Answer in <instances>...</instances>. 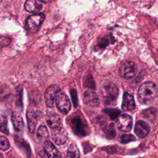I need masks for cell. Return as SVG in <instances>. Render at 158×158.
<instances>
[{"label": "cell", "instance_id": "obj_1", "mask_svg": "<svg viewBox=\"0 0 158 158\" xmlns=\"http://www.w3.org/2000/svg\"><path fill=\"white\" fill-rule=\"evenodd\" d=\"M157 94V86L152 82L143 83L138 91V98L142 104L149 105L152 102Z\"/></svg>", "mask_w": 158, "mask_h": 158}, {"label": "cell", "instance_id": "obj_2", "mask_svg": "<svg viewBox=\"0 0 158 158\" xmlns=\"http://www.w3.org/2000/svg\"><path fill=\"white\" fill-rule=\"evenodd\" d=\"M100 91L103 100L109 104L114 102L118 96V88L115 84L107 80L101 81Z\"/></svg>", "mask_w": 158, "mask_h": 158}, {"label": "cell", "instance_id": "obj_3", "mask_svg": "<svg viewBox=\"0 0 158 158\" xmlns=\"http://www.w3.org/2000/svg\"><path fill=\"white\" fill-rule=\"evenodd\" d=\"M45 19L43 13H37L29 16L26 20L27 29L31 33L37 32Z\"/></svg>", "mask_w": 158, "mask_h": 158}, {"label": "cell", "instance_id": "obj_4", "mask_svg": "<svg viewBox=\"0 0 158 158\" xmlns=\"http://www.w3.org/2000/svg\"><path fill=\"white\" fill-rule=\"evenodd\" d=\"M85 120H82L79 116L72 118L70 120V126L74 133L80 136H84L88 134L89 128L85 123Z\"/></svg>", "mask_w": 158, "mask_h": 158}, {"label": "cell", "instance_id": "obj_5", "mask_svg": "<svg viewBox=\"0 0 158 158\" xmlns=\"http://www.w3.org/2000/svg\"><path fill=\"white\" fill-rule=\"evenodd\" d=\"M137 72L138 69L136 64L132 61H126L123 62L119 69L120 75L126 79L133 78L137 73Z\"/></svg>", "mask_w": 158, "mask_h": 158}, {"label": "cell", "instance_id": "obj_6", "mask_svg": "<svg viewBox=\"0 0 158 158\" xmlns=\"http://www.w3.org/2000/svg\"><path fill=\"white\" fill-rule=\"evenodd\" d=\"M117 128L122 132H128L133 127V120L130 115L122 114H120L117 118Z\"/></svg>", "mask_w": 158, "mask_h": 158}, {"label": "cell", "instance_id": "obj_7", "mask_svg": "<svg viewBox=\"0 0 158 158\" xmlns=\"http://www.w3.org/2000/svg\"><path fill=\"white\" fill-rule=\"evenodd\" d=\"M56 106L58 109L64 114H67L71 107V104L69 97L63 93H59L56 99Z\"/></svg>", "mask_w": 158, "mask_h": 158}, {"label": "cell", "instance_id": "obj_8", "mask_svg": "<svg viewBox=\"0 0 158 158\" xmlns=\"http://www.w3.org/2000/svg\"><path fill=\"white\" fill-rule=\"evenodd\" d=\"M59 93L60 88L56 85H51L48 88L44 93V99L46 104L48 107L53 106L55 99Z\"/></svg>", "mask_w": 158, "mask_h": 158}, {"label": "cell", "instance_id": "obj_9", "mask_svg": "<svg viewBox=\"0 0 158 158\" xmlns=\"http://www.w3.org/2000/svg\"><path fill=\"white\" fill-rule=\"evenodd\" d=\"M59 127L54 128V130L52 131V139L56 144L57 145H61L67 141L68 134L65 128Z\"/></svg>", "mask_w": 158, "mask_h": 158}, {"label": "cell", "instance_id": "obj_10", "mask_svg": "<svg viewBox=\"0 0 158 158\" xmlns=\"http://www.w3.org/2000/svg\"><path fill=\"white\" fill-rule=\"evenodd\" d=\"M41 112L38 110H28L27 112L28 128L30 133L33 134L35 131L36 123Z\"/></svg>", "mask_w": 158, "mask_h": 158}, {"label": "cell", "instance_id": "obj_11", "mask_svg": "<svg viewBox=\"0 0 158 158\" xmlns=\"http://www.w3.org/2000/svg\"><path fill=\"white\" fill-rule=\"evenodd\" d=\"M83 102L90 107H98L99 99L96 92L88 89L83 94Z\"/></svg>", "mask_w": 158, "mask_h": 158}, {"label": "cell", "instance_id": "obj_12", "mask_svg": "<svg viewBox=\"0 0 158 158\" xmlns=\"http://www.w3.org/2000/svg\"><path fill=\"white\" fill-rule=\"evenodd\" d=\"M135 133L140 138H145L150 130L149 125L143 120H138L135 125Z\"/></svg>", "mask_w": 158, "mask_h": 158}, {"label": "cell", "instance_id": "obj_13", "mask_svg": "<svg viewBox=\"0 0 158 158\" xmlns=\"http://www.w3.org/2000/svg\"><path fill=\"white\" fill-rule=\"evenodd\" d=\"M122 109L125 111L133 110L135 109V102L133 97L127 92H125L123 96Z\"/></svg>", "mask_w": 158, "mask_h": 158}, {"label": "cell", "instance_id": "obj_14", "mask_svg": "<svg viewBox=\"0 0 158 158\" xmlns=\"http://www.w3.org/2000/svg\"><path fill=\"white\" fill-rule=\"evenodd\" d=\"M44 151L49 157H59L60 155L54 144L49 140H46L44 143Z\"/></svg>", "mask_w": 158, "mask_h": 158}, {"label": "cell", "instance_id": "obj_15", "mask_svg": "<svg viewBox=\"0 0 158 158\" xmlns=\"http://www.w3.org/2000/svg\"><path fill=\"white\" fill-rule=\"evenodd\" d=\"M24 7L28 12H38L42 9V3L40 0H27Z\"/></svg>", "mask_w": 158, "mask_h": 158}, {"label": "cell", "instance_id": "obj_16", "mask_svg": "<svg viewBox=\"0 0 158 158\" xmlns=\"http://www.w3.org/2000/svg\"><path fill=\"white\" fill-rule=\"evenodd\" d=\"M46 120L48 125L52 129L59 127L61 123V118L56 113H50L48 114Z\"/></svg>", "mask_w": 158, "mask_h": 158}, {"label": "cell", "instance_id": "obj_17", "mask_svg": "<svg viewBox=\"0 0 158 158\" xmlns=\"http://www.w3.org/2000/svg\"><path fill=\"white\" fill-rule=\"evenodd\" d=\"M12 122L15 130L21 131L24 127L23 118L20 114L17 112H13L12 114Z\"/></svg>", "mask_w": 158, "mask_h": 158}, {"label": "cell", "instance_id": "obj_18", "mask_svg": "<svg viewBox=\"0 0 158 158\" xmlns=\"http://www.w3.org/2000/svg\"><path fill=\"white\" fill-rule=\"evenodd\" d=\"M102 128L106 135L110 139H113L116 136V132L113 123H104L102 125Z\"/></svg>", "mask_w": 158, "mask_h": 158}, {"label": "cell", "instance_id": "obj_19", "mask_svg": "<svg viewBox=\"0 0 158 158\" xmlns=\"http://www.w3.org/2000/svg\"><path fill=\"white\" fill-rule=\"evenodd\" d=\"M142 115L148 120L154 121L157 118V109L154 107H149L142 112Z\"/></svg>", "mask_w": 158, "mask_h": 158}, {"label": "cell", "instance_id": "obj_20", "mask_svg": "<svg viewBox=\"0 0 158 158\" xmlns=\"http://www.w3.org/2000/svg\"><path fill=\"white\" fill-rule=\"evenodd\" d=\"M80 156V151L75 144H71L68 149L67 157H79Z\"/></svg>", "mask_w": 158, "mask_h": 158}, {"label": "cell", "instance_id": "obj_21", "mask_svg": "<svg viewBox=\"0 0 158 158\" xmlns=\"http://www.w3.org/2000/svg\"><path fill=\"white\" fill-rule=\"evenodd\" d=\"M36 136L38 138L40 139L48 138L49 137V131L48 128L44 125L39 127L36 131Z\"/></svg>", "mask_w": 158, "mask_h": 158}, {"label": "cell", "instance_id": "obj_22", "mask_svg": "<svg viewBox=\"0 0 158 158\" xmlns=\"http://www.w3.org/2000/svg\"><path fill=\"white\" fill-rule=\"evenodd\" d=\"M103 111L107 114L112 120L116 119L120 114L121 111L116 108H106Z\"/></svg>", "mask_w": 158, "mask_h": 158}, {"label": "cell", "instance_id": "obj_23", "mask_svg": "<svg viewBox=\"0 0 158 158\" xmlns=\"http://www.w3.org/2000/svg\"><path fill=\"white\" fill-rule=\"evenodd\" d=\"M7 124V120L6 117L0 114V131L5 134L9 133Z\"/></svg>", "mask_w": 158, "mask_h": 158}, {"label": "cell", "instance_id": "obj_24", "mask_svg": "<svg viewBox=\"0 0 158 158\" xmlns=\"http://www.w3.org/2000/svg\"><path fill=\"white\" fill-rule=\"evenodd\" d=\"M83 85L86 87V88H91L92 89H94L96 88V85H95V82L94 80L92 77L91 75L89 74L87 77L85 78V81H84V84Z\"/></svg>", "mask_w": 158, "mask_h": 158}, {"label": "cell", "instance_id": "obj_25", "mask_svg": "<svg viewBox=\"0 0 158 158\" xmlns=\"http://www.w3.org/2000/svg\"><path fill=\"white\" fill-rule=\"evenodd\" d=\"M10 147V143L8 139L2 136H0V149L2 151H6Z\"/></svg>", "mask_w": 158, "mask_h": 158}, {"label": "cell", "instance_id": "obj_26", "mask_svg": "<svg viewBox=\"0 0 158 158\" xmlns=\"http://www.w3.org/2000/svg\"><path fill=\"white\" fill-rule=\"evenodd\" d=\"M135 140V137L132 135H128V134H125L123 135L120 138V141L122 143L126 144L129 142H131L132 141Z\"/></svg>", "mask_w": 158, "mask_h": 158}, {"label": "cell", "instance_id": "obj_27", "mask_svg": "<svg viewBox=\"0 0 158 158\" xmlns=\"http://www.w3.org/2000/svg\"><path fill=\"white\" fill-rule=\"evenodd\" d=\"M70 95H71L72 100L74 107H77L78 104V100L77 91L75 89H72L70 90Z\"/></svg>", "mask_w": 158, "mask_h": 158}, {"label": "cell", "instance_id": "obj_28", "mask_svg": "<svg viewBox=\"0 0 158 158\" xmlns=\"http://www.w3.org/2000/svg\"><path fill=\"white\" fill-rule=\"evenodd\" d=\"M10 43V40L7 37L0 36V48L7 46Z\"/></svg>", "mask_w": 158, "mask_h": 158}, {"label": "cell", "instance_id": "obj_29", "mask_svg": "<svg viewBox=\"0 0 158 158\" xmlns=\"http://www.w3.org/2000/svg\"><path fill=\"white\" fill-rule=\"evenodd\" d=\"M107 45H108V41L107 40V39H104V38L101 39L98 43V46L101 48H105Z\"/></svg>", "mask_w": 158, "mask_h": 158}, {"label": "cell", "instance_id": "obj_30", "mask_svg": "<svg viewBox=\"0 0 158 158\" xmlns=\"http://www.w3.org/2000/svg\"><path fill=\"white\" fill-rule=\"evenodd\" d=\"M40 1L43 2H44V3H48V2H51L52 0H40Z\"/></svg>", "mask_w": 158, "mask_h": 158}, {"label": "cell", "instance_id": "obj_31", "mask_svg": "<svg viewBox=\"0 0 158 158\" xmlns=\"http://www.w3.org/2000/svg\"><path fill=\"white\" fill-rule=\"evenodd\" d=\"M2 157V156H1V154H0V157Z\"/></svg>", "mask_w": 158, "mask_h": 158}, {"label": "cell", "instance_id": "obj_32", "mask_svg": "<svg viewBox=\"0 0 158 158\" xmlns=\"http://www.w3.org/2000/svg\"><path fill=\"white\" fill-rule=\"evenodd\" d=\"M1 1H2V0H0V4H1Z\"/></svg>", "mask_w": 158, "mask_h": 158}]
</instances>
